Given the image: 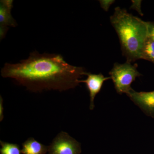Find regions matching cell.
<instances>
[{"label": "cell", "mask_w": 154, "mask_h": 154, "mask_svg": "<svg viewBox=\"0 0 154 154\" xmlns=\"http://www.w3.org/2000/svg\"><path fill=\"white\" fill-rule=\"evenodd\" d=\"M87 72L82 67L73 66L59 54L37 51L19 63H6L1 70L3 78H11L32 92L73 89Z\"/></svg>", "instance_id": "6da1fadb"}, {"label": "cell", "mask_w": 154, "mask_h": 154, "mask_svg": "<svg viewBox=\"0 0 154 154\" xmlns=\"http://www.w3.org/2000/svg\"><path fill=\"white\" fill-rule=\"evenodd\" d=\"M110 21L118 35L127 61L131 63L141 59L143 49L148 36L147 22L119 7L114 9Z\"/></svg>", "instance_id": "7a4b0ae2"}, {"label": "cell", "mask_w": 154, "mask_h": 154, "mask_svg": "<svg viewBox=\"0 0 154 154\" xmlns=\"http://www.w3.org/2000/svg\"><path fill=\"white\" fill-rule=\"evenodd\" d=\"M137 67L136 64L132 65L131 62L127 61L123 64L114 63L109 74L118 94L127 95L132 91L131 84L136 78L142 75L138 71Z\"/></svg>", "instance_id": "3957f363"}, {"label": "cell", "mask_w": 154, "mask_h": 154, "mask_svg": "<svg viewBox=\"0 0 154 154\" xmlns=\"http://www.w3.org/2000/svg\"><path fill=\"white\" fill-rule=\"evenodd\" d=\"M48 154H80L81 144L64 131L58 134L48 146Z\"/></svg>", "instance_id": "277c9868"}, {"label": "cell", "mask_w": 154, "mask_h": 154, "mask_svg": "<svg viewBox=\"0 0 154 154\" xmlns=\"http://www.w3.org/2000/svg\"><path fill=\"white\" fill-rule=\"evenodd\" d=\"M13 0H1L0 2V39L5 38L10 27H16L17 24L11 14Z\"/></svg>", "instance_id": "5b68a950"}, {"label": "cell", "mask_w": 154, "mask_h": 154, "mask_svg": "<svg viewBox=\"0 0 154 154\" xmlns=\"http://www.w3.org/2000/svg\"><path fill=\"white\" fill-rule=\"evenodd\" d=\"M127 95L147 114L154 116V91L138 92L133 89Z\"/></svg>", "instance_id": "8992f818"}, {"label": "cell", "mask_w": 154, "mask_h": 154, "mask_svg": "<svg viewBox=\"0 0 154 154\" xmlns=\"http://www.w3.org/2000/svg\"><path fill=\"white\" fill-rule=\"evenodd\" d=\"M87 79L84 80H80L79 83H85L88 91L90 93V109L94 110L95 107L94 99L97 94L102 89L103 83L107 80L111 79V77H105L102 74H94L91 73L87 72Z\"/></svg>", "instance_id": "52a82bcc"}, {"label": "cell", "mask_w": 154, "mask_h": 154, "mask_svg": "<svg viewBox=\"0 0 154 154\" xmlns=\"http://www.w3.org/2000/svg\"><path fill=\"white\" fill-rule=\"evenodd\" d=\"M23 154H45L48 152V146L42 144L34 138L30 137L22 144Z\"/></svg>", "instance_id": "ba28073f"}, {"label": "cell", "mask_w": 154, "mask_h": 154, "mask_svg": "<svg viewBox=\"0 0 154 154\" xmlns=\"http://www.w3.org/2000/svg\"><path fill=\"white\" fill-rule=\"evenodd\" d=\"M141 59L154 63V41L148 36L143 49Z\"/></svg>", "instance_id": "9c48e42d"}, {"label": "cell", "mask_w": 154, "mask_h": 154, "mask_svg": "<svg viewBox=\"0 0 154 154\" xmlns=\"http://www.w3.org/2000/svg\"><path fill=\"white\" fill-rule=\"evenodd\" d=\"M1 147V154H21L20 146L16 143H11L0 141Z\"/></svg>", "instance_id": "30bf717a"}, {"label": "cell", "mask_w": 154, "mask_h": 154, "mask_svg": "<svg viewBox=\"0 0 154 154\" xmlns=\"http://www.w3.org/2000/svg\"><path fill=\"white\" fill-rule=\"evenodd\" d=\"M101 8L106 12H107L111 5L114 3L113 0H101L99 1Z\"/></svg>", "instance_id": "8fae6325"}, {"label": "cell", "mask_w": 154, "mask_h": 154, "mask_svg": "<svg viewBox=\"0 0 154 154\" xmlns=\"http://www.w3.org/2000/svg\"><path fill=\"white\" fill-rule=\"evenodd\" d=\"M147 24L148 37L154 41V23L152 22H147Z\"/></svg>", "instance_id": "7c38bea8"}, {"label": "cell", "mask_w": 154, "mask_h": 154, "mask_svg": "<svg viewBox=\"0 0 154 154\" xmlns=\"http://www.w3.org/2000/svg\"><path fill=\"white\" fill-rule=\"evenodd\" d=\"M141 2V1H132V5L131 7V8L137 11L138 13L142 16H143V14L142 13L140 8Z\"/></svg>", "instance_id": "4fadbf2b"}, {"label": "cell", "mask_w": 154, "mask_h": 154, "mask_svg": "<svg viewBox=\"0 0 154 154\" xmlns=\"http://www.w3.org/2000/svg\"><path fill=\"white\" fill-rule=\"evenodd\" d=\"M3 99L2 96H1V98H0V121H2L4 118V114H3L4 107H3Z\"/></svg>", "instance_id": "5bb4252c"}]
</instances>
